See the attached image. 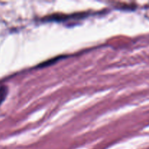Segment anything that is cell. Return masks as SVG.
<instances>
[{
	"mask_svg": "<svg viewBox=\"0 0 149 149\" xmlns=\"http://www.w3.org/2000/svg\"><path fill=\"white\" fill-rule=\"evenodd\" d=\"M7 93H8V89L6 86H1L0 87V106L1 103L4 101L5 98L7 96Z\"/></svg>",
	"mask_w": 149,
	"mask_h": 149,
	"instance_id": "obj_1",
	"label": "cell"
}]
</instances>
